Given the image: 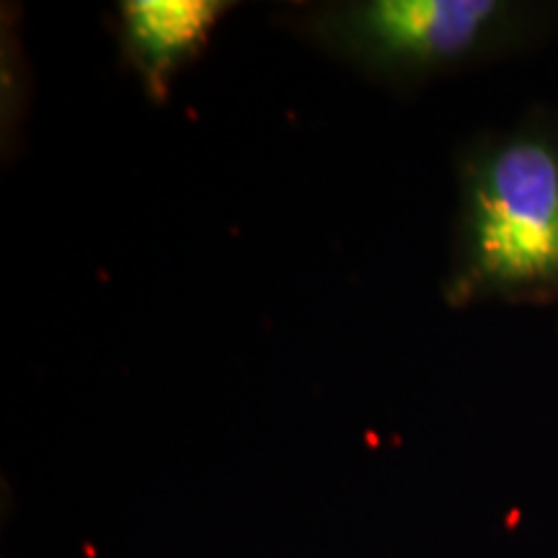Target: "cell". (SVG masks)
Wrapping results in <instances>:
<instances>
[{
	"label": "cell",
	"instance_id": "obj_3",
	"mask_svg": "<svg viewBox=\"0 0 558 558\" xmlns=\"http://www.w3.org/2000/svg\"><path fill=\"white\" fill-rule=\"evenodd\" d=\"M233 9L226 0H124L120 47L153 101H163L181 68L202 52L215 24Z\"/></svg>",
	"mask_w": 558,
	"mask_h": 558
},
{
	"label": "cell",
	"instance_id": "obj_1",
	"mask_svg": "<svg viewBox=\"0 0 558 558\" xmlns=\"http://www.w3.org/2000/svg\"><path fill=\"white\" fill-rule=\"evenodd\" d=\"M442 298L452 308L558 300L556 109L473 140L460 156Z\"/></svg>",
	"mask_w": 558,
	"mask_h": 558
},
{
	"label": "cell",
	"instance_id": "obj_2",
	"mask_svg": "<svg viewBox=\"0 0 558 558\" xmlns=\"http://www.w3.org/2000/svg\"><path fill=\"white\" fill-rule=\"evenodd\" d=\"M546 16L507 0H344L290 11L305 39L399 90L518 50Z\"/></svg>",
	"mask_w": 558,
	"mask_h": 558
}]
</instances>
